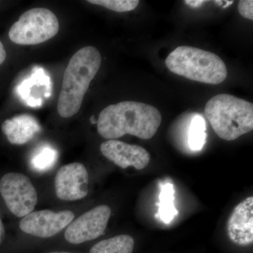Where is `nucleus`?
Returning a JSON list of instances; mask_svg holds the SVG:
<instances>
[{
  "label": "nucleus",
  "mask_w": 253,
  "mask_h": 253,
  "mask_svg": "<svg viewBox=\"0 0 253 253\" xmlns=\"http://www.w3.org/2000/svg\"><path fill=\"white\" fill-rule=\"evenodd\" d=\"M161 122V112L154 106L126 101L105 108L100 113L96 123L100 135L110 140L126 134L141 139H151Z\"/></svg>",
  "instance_id": "f257e3e1"
},
{
  "label": "nucleus",
  "mask_w": 253,
  "mask_h": 253,
  "mask_svg": "<svg viewBox=\"0 0 253 253\" xmlns=\"http://www.w3.org/2000/svg\"><path fill=\"white\" fill-rule=\"evenodd\" d=\"M101 64V54L94 46L82 48L71 57L63 74L58 99L57 111L61 117H72L81 109L84 95Z\"/></svg>",
  "instance_id": "f03ea898"
},
{
  "label": "nucleus",
  "mask_w": 253,
  "mask_h": 253,
  "mask_svg": "<svg viewBox=\"0 0 253 253\" xmlns=\"http://www.w3.org/2000/svg\"><path fill=\"white\" fill-rule=\"evenodd\" d=\"M205 115L221 139L234 141L253 129V104L228 94L216 95L208 101Z\"/></svg>",
  "instance_id": "7ed1b4c3"
},
{
  "label": "nucleus",
  "mask_w": 253,
  "mask_h": 253,
  "mask_svg": "<svg viewBox=\"0 0 253 253\" xmlns=\"http://www.w3.org/2000/svg\"><path fill=\"white\" fill-rule=\"evenodd\" d=\"M166 65L174 74L206 84H220L228 75L225 63L217 54L189 46L176 48L168 55Z\"/></svg>",
  "instance_id": "20e7f679"
},
{
  "label": "nucleus",
  "mask_w": 253,
  "mask_h": 253,
  "mask_svg": "<svg viewBox=\"0 0 253 253\" xmlns=\"http://www.w3.org/2000/svg\"><path fill=\"white\" fill-rule=\"evenodd\" d=\"M59 30V20L52 11L34 8L20 16L10 28L9 37L15 44L35 45L54 38Z\"/></svg>",
  "instance_id": "39448f33"
},
{
  "label": "nucleus",
  "mask_w": 253,
  "mask_h": 253,
  "mask_svg": "<svg viewBox=\"0 0 253 253\" xmlns=\"http://www.w3.org/2000/svg\"><path fill=\"white\" fill-rule=\"evenodd\" d=\"M0 194L10 212L24 217L33 212L38 203L36 188L29 178L18 172H9L0 179Z\"/></svg>",
  "instance_id": "423d86ee"
},
{
  "label": "nucleus",
  "mask_w": 253,
  "mask_h": 253,
  "mask_svg": "<svg viewBox=\"0 0 253 253\" xmlns=\"http://www.w3.org/2000/svg\"><path fill=\"white\" fill-rule=\"evenodd\" d=\"M111 215L109 206H96L68 224L65 231V239L72 244H81L97 239L104 234Z\"/></svg>",
  "instance_id": "0eeeda50"
},
{
  "label": "nucleus",
  "mask_w": 253,
  "mask_h": 253,
  "mask_svg": "<svg viewBox=\"0 0 253 253\" xmlns=\"http://www.w3.org/2000/svg\"><path fill=\"white\" fill-rule=\"evenodd\" d=\"M75 215L70 211L56 212L49 210L32 212L20 221L21 230L39 238L52 237L68 226Z\"/></svg>",
  "instance_id": "6e6552de"
},
{
  "label": "nucleus",
  "mask_w": 253,
  "mask_h": 253,
  "mask_svg": "<svg viewBox=\"0 0 253 253\" xmlns=\"http://www.w3.org/2000/svg\"><path fill=\"white\" fill-rule=\"evenodd\" d=\"M55 192L59 199L74 201L84 199L89 191V174L84 165L73 163L58 169L55 176Z\"/></svg>",
  "instance_id": "1a4fd4ad"
},
{
  "label": "nucleus",
  "mask_w": 253,
  "mask_h": 253,
  "mask_svg": "<svg viewBox=\"0 0 253 253\" xmlns=\"http://www.w3.org/2000/svg\"><path fill=\"white\" fill-rule=\"evenodd\" d=\"M100 151L104 157L123 169L131 166L141 170L149 165L151 160L149 153L144 148L116 139L103 142Z\"/></svg>",
  "instance_id": "9d476101"
},
{
  "label": "nucleus",
  "mask_w": 253,
  "mask_h": 253,
  "mask_svg": "<svg viewBox=\"0 0 253 253\" xmlns=\"http://www.w3.org/2000/svg\"><path fill=\"white\" fill-rule=\"evenodd\" d=\"M226 232L231 242L248 246L253 242V197L247 198L233 210L226 224Z\"/></svg>",
  "instance_id": "9b49d317"
},
{
  "label": "nucleus",
  "mask_w": 253,
  "mask_h": 253,
  "mask_svg": "<svg viewBox=\"0 0 253 253\" xmlns=\"http://www.w3.org/2000/svg\"><path fill=\"white\" fill-rule=\"evenodd\" d=\"M1 130L11 144L23 145L41 132V126L33 116L23 114L6 120L1 125Z\"/></svg>",
  "instance_id": "f8f14e48"
},
{
  "label": "nucleus",
  "mask_w": 253,
  "mask_h": 253,
  "mask_svg": "<svg viewBox=\"0 0 253 253\" xmlns=\"http://www.w3.org/2000/svg\"><path fill=\"white\" fill-rule=\"evenodd\" d=\"M134 246V239L123 234L99 241L91 248L89 253H132Z\"/></svg>",
  "instance_id": "ddd939ff"
},
{
  "label": "nucleus",
  "mask_w": 253,
  "mask_h": 253,
  "mask_svg": "<svg viewBox=\"0 0 253 253\" xmlns=\"http://www.w3.org/2000/svg\"><path fill=\"white\" fill-rule=\"evenodd\" d=\"M206 141V121L201 115L194 113L188 126L187 142L189 149L192 151H201Z\"/></svg>",
  "instance_id": "4468645a"
},
{
  "label": "nucleus",
  "mask_w": 253,
  "mask_h": 253,
  "mask_svg": "<svg viewBox=\"0 0 253 253\" xmlns=\"http://www.w3.org/2000/svg\"><path fill=\"white\" fill-rule=\"evenodd\" d=\"M59 158L58 151L48 145L41 146L31 158V168L38 172H44L51 169Z\"/></svg>",
  "instance_id": "2eb2a0df"
},
{
  "label": "nucleus",
  "mask_w": 253,
  "mask_h": 253,
  "mask_svg": "<svg viewBox=\"0 0 253 253\" xmlns=\"http://www.w3.org/2000/svg\"><path fill=\"white\" fill-rule=\"evenodd\" d=\"M159 199L158 217L163 222L169 224L178 214L174 206V189L172 184L166 183L162 186Z\"/></svg>",
  "instance_id": "dca6fc26"
},
{
  "label": "nucleus",
  "mask_w": 253,
  "mask_h": 253,
  "mask_svg": "<svg viewBox=\"0 0 253 253\" xmlns=\"http://www.w3.org/2000/svg\"><path fill=\"white\" fill-rule=\"evenodd\" d=\"M88 2L100 5L116 12H126L135 9L139 0H89Z\"/></svg>",
  "instance_id": "f3484780"
},
{
  "label": "nucleus",
  "mask_w": 253,
  "mask_h": 253,
  "mask_svg": "<svg viewBox=\"0 0 253 253\" xmlns=\"http://www.w3.org/2000/svg\"><path fill=\"white\" fill-rule=\"evenodd\" d=\"M240 14L249 20H253V0H241L239 3Z\"/></svg>",
  "instance_id": "a211bd4d"
},
{
  "label": "nucleus",
  "mask_w": 253,
  "mask_h": 253,
  "mask_svg": "<svg viewBox=\"0 0 253 253\" xmlns=\"http://www.w3.org/2000/svg\"><path fill=\"white\" fill-rule=\"evenodd\" d=\"M206 1L204 0H186L184 3L192 8H200Z\"/></svg>",
  "instance_id": "6ab92c4d"
},
{
  "label": "nucleus",
  "mask_w": 253,
  "mask_h": 253,
  "mask_svg": "<svg viewBox=\"0 0 253 253\" xmlns=\"http://www.w3.org/2000/svg\"><path fill=\"white\" fill-rule=\"evenodd\" d=\"M6 58V50L4 49V46L3 45L2 42L0 41V65L2 64V63L4 62Z\"/></svg>",
  "instance_id": "aec40b11"
},
{
  "label": "nucleus",
  "mask_w": 253,
  "mask_h": 253,
  "mask_svg": "<svg viewBox=\"0 0 253 253\" xmlns=\"http://www.w3.org/2000/svg\"><path fill=\"white\" fill-rule=\"evenodd\" d=\"M90 121L91 123H92V124H95V123H97V121H96V120H95L94 116H93L91 118Z\"/></svg>",
  "instance_id": "412c9836"
},
{
  "label": "nucleus",
  "mask_w": 253,
  "mask_h": 253,
  "mask_svg": "<svg viewBox=\"0 0 253 253\" xmlns=\"http://www.w3.org/2000/svg\"><path fill=\"white\" fill-rule=\"evenodd\" d=\"M49 253H72L70 252H64V251H56V252H51Z\"/></svg>",
  "instance_id": "4be33fe9"
},
{
  "label": "nucleus",
  "mask_w": 253,
  "mask_h": 253,
  "mask_svg": "<svg viewBox=\"0 0 253 253\" xmlns=\"http://www.w3.org/2000/svg\"><path fill=\"white\" fill-rule=\"evenodd\" d=\"M0 234H1V224H0Z\"/></svg>",
  "instance_id": "5701e85b"
}]
</instances>
